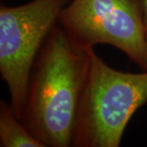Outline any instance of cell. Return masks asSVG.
<instances>
[{"label":"cell","instance_id":"6da1fadb","mask_svg":"<svg viewBox=\"0 0 147 147\" xmlns=\"http://www.w3.org/2000/svg\"><path fill=\"white\" fill-rule=\"evenodd\" d=\"M89 63V51L74 46L61 26H56L34 63L21 117L45 147L73 146Z\"/></svg>","mask_w":147,"mask_h":147},{"label":"cell","instance_id":"7a4b0ae2","mask_svg":"<svg viewBox=\"0 0 147 147\" xmlns=\"http://www.w3.org/2000/svg\"><path fill=\"white\" fill-rule=\"evenodd\" d=\"M89 69L79 103L74 147H118L132 115L147 102V70L120 71L89 50Z\"/></svg>","mask_w":147,"mask_h":147},{"label":"cell","instance_id":"3957f363","mask_svg":"<svg viewBox=\"0 0 147 147\" xmlns=\"http://www.w3.org/2000/svg\"><path fill=\"white\" fill-rule=\"evenodd\" d=\"M71 0H32L0 6V74L10 104L21 119L29 79L37 56Z\"/></svg>","mask_w":147,"mask_h":147},{"label":"cell","instance_id":"277c9868","mask_svg":"<svg viewBox=\"0 0 147 147\" xmlns=\"http://www.w3.org/2000/svg\"><path fill=\"white\" fill-rule=\"evenodd\" d=\"M58 25L79 49L110 45L147 70V26L141 0H71Z\"/></svg>","mask_w":147,"mask_h":147},{"label":"cell","instance_id":"5b68a950","mask_svg":"<svg viewBox=\"0 0 147 147\" xmlns=\"http://www.w3.org/2000/svg\"><path fill=\"white\" fill-rule=\"evenodd\" d=\"M0 146L45 147L16 116L10 102L0 100Z\"/></svg>","mask_w":147,"mask_h":147},{"label":"cell","instance_id":"8992f818","mask_svg":"<svg viewBox=\"0 0 147 147\" xmlns=\"http://www.w3.org/2000/svg\"><path fill=\"white\" fill-rule=\"evenodd\" d=\"M142 6V10H143V14H144V18H145V22L147 26V0H141Z\"/></svg>","mask_w":147,"mask_h":147},{"label":"cell","instance_id":"52a82bcc","mask_svg":"<svg viewBox=\"0 0 147 147\" xmlns=\"http://www.w3.org/2000/svg\"><path fill=\"white\" fill-rule=\"evenodd\" d=\"M146 39H147V36H146Z\"/></svg>","mask_w":147,"mask_h":147}]
</instances>
